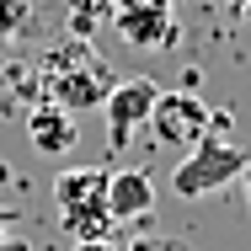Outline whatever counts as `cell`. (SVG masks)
Returning <instances> with one entry per match:
<instances>
[{
	"instance_id": "9a60e30c",
	"label": "cell",
	"mask_w": 251,
	"mask_h": 251,
	"mask_svg": "<svg viewBox=\"0 0 251 251\" xmlns=\"http://www.w3.org/2000/svg\"><path fill=\"white\" fill-rule=\"evenodd\" d=\"M0 251H32V246H27V241H16V235H11V241H0Z\"/></svg>"
},
{
	"instance_id": "4fadbf2b",
	"label": "cell",
	"mask_w": 251,
	"mask_h": 251,
	"mask_svg": "<svg viewBox=\"0 0 251 251\" xmlns=\"http://www.w3.org/2000/svg\"><path fill=\"white\" fill-rule=\"evenodd\" d=\"M16 219H22V214H16V208H5V203H0V241H11V230H16Z\"/></svg>"
},
{
	"instance_id": "5bb4252c",
	"label": "cell",
	"mask_w": 251,
	"mask_h": 251,
	"mask_svg": "<svg viewBox=\"0 0 251 251\" xmlns=\"http://www.w3.org/2000/svg\"><path fill=\"white\" fill-rule=\"evenodd\" d=\"M70 251H123V246H118V241H75Z\"/></svg>"
},
{
	"instance_id": "8992f818",
	"label": "cell",
	"mask_w": 251,
	"mask_h": 251,
	"mask_svg": "<svg viewBox=\"0 0 251 251\" xmlns=\"http://www.w3.org/2000/svg\"><path fill=\"white\" fill-rule=\"evenodd\" d=\"M208 128H214V112H208L193 91H160V101H155V112H150V134L160 145H171V150L187 155L193 145L208 139Z\"/></svg>"
},
{
	"instance_id": "7a4b0ae2",
	"label": "cell",
	"mask_w": 251,
	"mask_h": 251,
	"mask_svg": "<svg viewBox=\"0 0 251 251\" xmlns=\"http://www.w3.org/2000/svg\"><path fill=\"white\" fill-rule=\"evenodd\" d=\"M107 187H112V166H64L53 176V214H59V230L70 235V246L75 241H118Z\"/></svg>"
},
{
	"instance_id": "2e32d148",
	"label": "cell",
	"mask_w": 251,
	"mask_h": 251,
	"mask_svg": "<svg viewBox=\"0 0 251 251\" xmlns=\"http://www.w3.org/2000/svg\"><path fill=\"white\" fill-rule=\"evenodd\" d=\"M241 187H246V203H251V160H246V171H241Z\"/></svg>"
},
{
	"instance_id": "277c9868",
	"label": "cell",
	"mask_w": 251,
	"mask_h": 251,
	"mask_svg": "<svg viewBox=\"0 0 251 251\" xmlns=\"http://www.w3.org/2000/svg\"><path fill=\"white\" fill-rule=\"evenodd\" d=\"M112 32L139 53L176 49V0H118L112 5Z\"/></svg>"
},
{
	"instance_id": "30bf717a",
	"label": "cell",
	"mask_w": 251,
	"mask_h": 251,
	"mask_svg": "<svg viewBox=\"0 0 251 251\" xmlns=\"http://www.w3.org/2000/svg\"><path fill=\"white\" fill-rule=\"evenodd\" d=\"M123 251H193L182 235H160V230H145V235H134Z\"/></svg>"
},
{
	"instance_id": "9c48e42d",
	"label": "cell",
	"mask_w": 251,
	"mask_h": 251,
	"mask_svg": "<svg viewBox=\"0 0 251 251\" xmlns=\"http://www.w3.org/2000/svg\"><path fill=\"white\" fill-rule=\"evenodd\" d=\"M112 5L118 0H64V38H97V32H107L112 27Z\"/></svg>"
},
{
	"instance_id": "52a82bcc",
	"label": "cell",
	"mask_w": 251,
	"mask_h": 251,
	"mask_svg": "<svg viewBox=\"0 0 251 251\" xmlns=\"http://www.w3.org/2000/svg\"><path fill=\"white\" fill-rule=\"evenodd\" d=\"M107 208L118 225H139L155 208V182L139 166H112V187H107Z\"/></svg>"
},
{
	"instance_id": "8fae6325",
	"label": "cell",
	"mask_w": 251,
	"mask_h": 251,
	"mask_svg": "<svg viewBox=\"0 0 251 251\" xmlns=\"http://www.w3.org/2000/svg\"><path fill=\"white\" fill-rule=\"evenodd\" d=\"M27 11H32V0H0V32H5V38L22 32V27H27Z\"/></svg>"
},
{
	"instance_id": "6da1fadb",
	"label": "cell",
	"mask_w": 251,
	"mask_h": 251,
	"mask_svg": "<svg viewBox=\"0 0 251 251\" xmlns=\"http://www.w3.org/2000/svg\"><path fill=\"white\" fill-rule=\"evenodd\" d=\"M38 75H43V91H49L53 107L64 112H86V107H101L107 91L118 86L112 70L101 64V53L86 43V38H59L43 59H38Z\"/></svg>"
},
{
	"instance_id": "ba28073f",
	"label": "cell",
	"mask_w": 251,
	"mask_h": 251,
	"mask_svg": "<svg viewBox=\"0 0 251 251\" xmlns=\"http://www.w3.org/2000/svg\"><path fill=\"white\" fill-rule=\"evenodd\" d=\"M27 139H32L38 155H70L75 145H80V123H75V112L43 101V107L27 112Z\"/></svg>"
},
{
	"instance_id": "3957f363",
	"label": "cell",
	"mask_w": 251,
	"mask_h": 251,
	"mask_svg": "<svg viewBox=\"0 0 251 251\" xmlns=\"http://www.w3.org/2000/svg\"><path fill=\"white\" fill-rule=\"evenodd\" d=\"M251 155L241 145H230V139H203L193 150L176 160V171H171V193L187 203L198 198H214L219 187H230V182H241V171H246Z\"/></svg>"
},
{
	"instance_id": "7c38bea8",
	"label": "cell",
	"mask_w": 251,
	"mask_h": 251,
	"mask_svg": "<svg viewBox=\"0 0 251 251\" xmlns=\"http://www.w3.org/2000/svg\"><path fill=\"white\" fill-rule=\"evenodd\" d=\"M225 11H230L241 27H251V0H225Z\"/></svg>"
},
{
	"instance_id": "5b68a950",
	"label": "cell",
	"mask_w": 251,
	"mask_h": 251,
	"mask_svg": "<svg viewBox=\"0 0 251 251\" xmlns=\"http://www.w3.org/2000/svg\"><path fill=\"white\" fill-rule=\"evenodd\" d=\"M155 101H160V86L145 80V75H134V80H118L107 101H101V118H107V150H128V139L139 134V128H150V112Z\"/></svg>"
}]
</instances>
